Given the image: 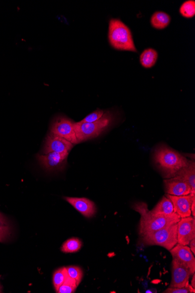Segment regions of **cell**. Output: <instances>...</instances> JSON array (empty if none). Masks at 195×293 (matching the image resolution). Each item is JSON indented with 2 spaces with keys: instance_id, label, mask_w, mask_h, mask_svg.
Wrapping results in <instances>:
<instances>
[{
  "instance_id": "cell-1",
  "label": "cell",
  "mask_w": 195,
  "mask_h": 293,
  "mask_svg": "<svg viewBox=\"0 0 195 293\" xmlns=\"http://www.w3.org/2000/svg\"><path fill=\"white\" fill-rule=\"evenodd\" d=\"M147 204L139 203L134 205L133 209L139 212L140 218L139 233L141 237L157 231L165 227L179 223L180 217L175 212L171 215L154 214L147 209Z\"/></svg>"
},
{
  "instance_id": "cell-2",
  "label": "cell",
  "mask_w": 195,
  "mask_h": 293,
  "mask_svg": "<svg viewBox=\"0 0 195 293\" xmlns=\"http://www.w3.org/2000/svg\"><path fill=\"white\" fill-rule=\"evenodd\" d=\"M154 160L165 178H171L187 167L191 161L165 145L158 147L154 151Z\"/></svg>"
},
{
  "instance_id": "cell-3",
  "label": "cell",
  "mask_w": 195,
  "mask_h": 293,
  "mask_svg": "<svg viewBox=\"0 0 195 293\" xmlns=\"http://www.w3.org/2000/svg\"><path fill=\"white\" fill-rule=\"evenodd\" d=\"M108 38L114 49L137 52L130 29L119 19H111L109 24Z\"/></svg>"
},
{
  "instance_id": "cell-4",
  "label": "cell",
  "mask_w": 195,
  "mask_h": 293,
  "mask_svg": "<svg viewBox=\"0 0 195 293\" xmlns=\"http://www.w3.org/2000/svg\"><path fill=\"white\" fill-rule=\"evenodd\" d=\"M177 231V224L165 227L143 236L142 243L145 245L160 246L170 250L178 244Z\"/></svg>"
},
{
  "instance_id": "cell-5",
  "label": "cell",
  "mask_w": 195,
  "mask_h": 293,
  "mask_svg": "<svg viewBox=\"0 0 195 293\" xmlns=\"http://www.w3.org/2000/svg\"><path fill=\"white\" fill-rule=\"evenodd\" d=\"M110 113H106L98 121L94 122H76L75 131L79 143L97 137L110 126L112 121Z\"/></svg>"
},
{
  "instance_id": "cell-6",
  "label": "cell",
  "mask_w": 195,
  "mask_h": 293,
  "mask_svg": "<svg viewBox=\"0 0 195 293\" xmlns=\"http://www.w3.org/2000/svg\"><path fill=\"white\" fill-rule=\"evenodd\" d=\"M51 133L66 139L73 145L79 144L75 131V122L65 117H60L54 121Z\"/></svg>"
},
{
  "instance_id": "cell-7",
  "label": "cell",
  "mask_w": 195,
  "mask_h": 293,
  "mask_svg": "<svg viewBox=\"0 0 195 293\" xmlns=\"http://www.w3.org/2000/svg\"><path fill=\"white\" fill-rule=\"evenodd\" d=\"M191 273L190 269L184 263L173 258L172 262V280L170 287H184L189 285V280Z\"/></svg>"
},
{
  "instance_id": "cell-8",
  "label": "cell",
  "mask_w": 195,
  "mask_h": 293,
  "mask_svg": "<svg viewBox=\"0 0 195 293\" xmlns=\"http://www.w3.org/2000/svg\"><path fill=\"white\" fill-rule=\"evenodd\" d=\"M178 226V244L189 245L191 241L195 238V217H189L180 219Z\"/></svg>"
},
{
  "instance_id": "cell-9",
  "label": "cell",
  "mask_w": 195,
  "mask_h": 293,
  "mask_svg": "<svg viewBox=\"0 0 195 293\" xmlns=\"http://www.w3.org/2000/svg\"><path fill=\"white\" fill-rule=\"evenodd\" d=\"M68 155L69 153L49 152L39 155L38 159L43 167L46 169L52 171L65 168Z\"/></svg>"
},
{
  "instance_id": "cell-10",
  "label": "cell",
  "mask_w": 195,
  "mask_h": 293,
  "mask_svg": "<svg viewBox=\"0 0 195 293\" xmlns=\"http://www.w3.org/2000/svg\"><path fill=\"white\" fill-rule=\"evenodd\" d=\"M73 146L74 145L66 139L50 132L45 142L44 153H69Z\"/></svg>"
},
{
  "instance_id": "cell-11",
  "label": "cell",
  "mask_w": 195,
  "mask_h": 293,
  "mask_svg": "<svg viewBox=\"0 0 195 293\" xmlns=\"http://www.w3.org/2000/svg\"><path fill=\"white\" fill-rule=\"evenodd\" d=\"M164 183L165 191L168 195L176 196L193 195L187 182L179 176L169 178L165 180Z\"/></svg>"
},
{
  "instance_id": "cell-12",
  "label": "cell",
  "mask_w": 195,
  "mask_h": 293,
  "mask_svg": "<svg viewBox=\"0 0 195 293\" xmlns=\"http://www.w3.org/2000/svg\"><path fill=\"white\" fill-rule=\"evenodd\" d=\"M166 196L172 201L174 205L175 212L179 216L180 218L191 216V205L195 200V195L176 196L166 195Z\"/></svg>"
},
{
  "instance_id": "cell-13",
  "label": "cell",
  "mask_w": 195,
  "mask_h": 293,
  "mask_svg": "<svg viewBox=\"0 0 195 293\" xmlns=\"http://www.w3.org/2000/svg\"><path fill=\"white\" fill-rule=\"evenodd\" d=\"M170 251L173 258L177 259L189 267L192 275L195 274V258L190 247L177 244Z\"/></svg>"
},
{
  "instance_id": "cell-14",
  "label": "cell",
  "mask_w": 195,
  "mask_h": 293,
  "mask_svg": "<svg viewBox=\"0 0 195 293\" xmlns=\"http://www.w3.org/2000/svg\"><path fill=\"white\" fill-rule=\"evenodd\" d=\"M65 199L85 217L91 218L96 214V205L88 198L66 197Z\"/></svg>"
},
{
  "instance_id": "cell-15",
  "label": "cell",
  "mask_w": 195,
  "mask_h": 293,
  "mask_svg": "<svg viewBox=\"0 0 195 293\" xmlns=\"http://www.w3.org/2000/svg\"><path fill=\"white\" fill-rule=\"evenodd\" d=\"M170 16L162 11H157L154 13L150 19L152 27L159 30L165 29L170 24Z\"/></svg>"
},
{
  "instance_id": "cell-16",
  "label": "cell",
  "mask_w": 195,
  "mask_h": 293,
  "mask_svg": "<svg viewBox=\"0 0 195 293\" xmlns=\"http://www.w3.org/2000/svg\"><path fill=\"white\" fill-rule=\"evenodd\" d=\"M154 214L171 215L175 213L173 203L167 197H163L153 210L150 211Z\"/></svg>"
},
{
  "instance_id": "cell-17",
  "label": "cell",
  "mask_w": 195,
  "mask_h": 293,
  "mask_svg": "<svg viewBox=\"0 0 195 293\" xmlns=\"http://www.w3.org/2000/svg\"><path fill=\"white\" fill-rule=\"evenodd\" d=\"M177 176L182 177L187 182L192 190V194L195 195V163L191 161L187 167L180 170Z\"/></svg>"
},
{
  "instance_id": "cell-18",
  "label": "cell",
  "mask_w": 195,
  "mask_h": 293,
  "mask_svg": "<svg viewBox=\"0 0 195 293\" xmlns=\"http://www.w3.org/2000/svg\"><path fill=\"white\" fill-rule=\"evenodd\" d=\"M158 52L152 48H148L142 53L140 56V64L146 69H150L156 65L158 59Z\"/></svg>"
},
{
  "instance_id": "cell-19",
  "label": "cell",
  "mask_w": 195,
  "mask_h": 293,
  "mask_svg": "<svg viewBox=\"0 0 195 293\" xmlns=\"http://www.w3.org/2000/svg\"><path fill=\"white\" fill-rule=\"evenodd\" d=\"M81 240L77 238L69 239L65 242L61 247V250L64 253H76L81 248Z\"/></svg>"
},
{
  "instance_id": "cell-20",
  "label": "cell",
  "mask_w": 195,
  "mask_h": 293,
  "mask_svg": "<svg viewBox=\"0 0 195 293\" xmlns=\"http://www.w3.org/2000/svg\"><path fill=\"white\" fill-rule=\"evenodd\" d=\"M68 277L66 267H63L57 270L54 273L53 277V283L56 293L58 291L60 287L65 282V279Z\"/></svg>"
},
{
  "instance_id": "cell-21",
  "label": "cell",
  "mask_w": 195,
  "mask_h": 293,
  "mask_svg": "<svg viewBox=\"0 0 195 293\" xmlns=\"http://www.w3.org/2000/svg\"><path fill=\"white\" fill-rule=\"evenodd\" d=\"M180 14L186 18H191L195 16V1L188 0L181 5L179 9Z\"/></svg>"
},
{
  "instance_id": "cell-22",
  "label": "cell",
  "mask_w": 195,
  "mask_h": 293,
  "mask_svg": "<svg viewBox=\"0 0 195 293\" xmlns=\"http://www.w3.org/2000/svg\"><path fill=\"white\" fill-rule=\"evenodd\" d=\"M11 235L9 223L3 214L0 212V242L3 243Z\"/></svg>"
},
{
  "instance_id": "cell-23",
  "label": "cell",
  "mask_w": 195,
  "mask_h": 293,
  "mask_svg": "<svg viewBox=\"0 0 195 293\" xmlns=\"http://www.w3.org/2000/svg\"><path fill=\"white\" fill-rule=\"evenodd\" d=\"M76 281L73 278L68 277L60 287L57 293H73L76 292L77 288Z\"/></svg>"
},
{
  "instance_id": "cell-24",
  "label": "cell",
  "mask_w": 195,
  "mask_h": 293,
  "mask_svg": "<svg viewBox=\"0 0 195 293\" xmlns=\"http://www.w3.org/2000/svg\"><path fill=\"white\" fill-rule=\"evenodd\" d=\"M68 277L73 278L76 281L77 286H79L82 279L83 271L79 266H70L66 267Z\"/></svg>"
},
{
  "instance_id": "cell-25",
  "label": "cell",
  "mask_w": 195,
  "mask_h": 293,
  "mask_svg": "<svg viewBox=\"0 0 195 293\" xmlns=\"http://www.w3.org/2000/svg\"><path fill=\"white\" fill-rule=\"evenodd\" d=\"M104 111L101 110H98L93 113L89 114L86 117L82 119V121H80L81 122H94L98 121L99 119H101L103 116L105 114Z\"/></svg>"
},
{
  "instance_id": "cell-26",
  "label": "cell",
  "mask_w": 195,
  "mask_h": 293,
  "mask_svg": "<svg viewBox=\"0 0 195 293\" xmlns=\"http://www.w3.org/2000/svg\"><path fill=\"white\" fill-rule=\"evenodd\" d=\"M164 293H194L195 290L191 286V284L187 287H170L165 290Z\"/></svg>"
},
{
  "instance_id": "cell-27",
  "label": "cell",
  "mask_w": 195,
  "mask_h": 293,
  "mask_svg": "<svg viewBox=\"0 0 195 293\" xmlns=\"http://www.w3.org/2000/svg\"><path fill=\"white\" fill-rule=\"evenodd\" d=\"M189 245H190V249L192 253H193L194 255L195 254V238L193 239L192 241H191L190 243L189 244Z\"/></svg>"
},
{
  "instance_id": "cell-28",
  "label": "cell",
  "mask_w": 195,
  "mask_h": 293,
  "mask_svg": "<svg viewBox=\"0 0 195 293\" xmlns=\"http://www.w3.org/2000/svg\"><path fill=\"white\" fill-rule=\"evenodd\" d=\"M191 213L193 215V217H195V200L192 202L191 205Z\"/></svg>"
},
{
  "instance_id": "cell-29",
  "label": "cell",
  "mask_w": 195,
  "mask_h": 293,
  "mask_svg": "<svg viewBox=\"0 0 195 293\" xmlns=\"http://www.w3.org/2000/svg\"><path fill=\"white\" fill-rule=\"evenodd\" d=\"M193 277H192V281L191 283V286L193 287L194 289H195V274L192 275Z\"/></svg>"
},
{
  "instance_id": "cell-30",
  "label": "cell",
  "mask_w": 195,
  "mask_h": 293,
  "mask_svg": "<svg viewBox=\"0 0 195 293\" xmlns=\"http://www.w3.org/2000/svg\"><path fill=\"white\" fill-rule=\"evenodd\" d=\"M1 289H2V287H1V285H0V293H1Z\"/></svg>"
}]
</instances>
